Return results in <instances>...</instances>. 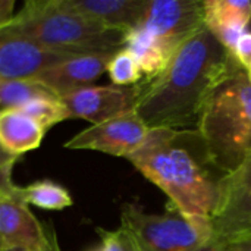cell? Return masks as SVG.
I'll use <instances>...</instances> for the list:
<instances>
[{
	"instance_id": "1",
	"label": "cell",
	"mask_w": 251,
	"mask_h": 251,
	"mask_svg": "<svg viewBox=\"0 0 251 251\" xmlns=\"http://www.w3.org/2000/svg\"><path fill=\"white\" fill-rule=\"evenodd\" d=\"M241 69L234 54L204 26L171 56L165 69L140 82L135 113L149 129H190L216 88Z\"/></svg>"
},
{
	"instance_id": "2",
	"label": "cell",
	"mask_w": 251,
	"mask_h": 251,
	"mask_svg": "<svg viewBox=\"0 0 251 251\" xmlns=\"http://www.w3.org/2000/svg\"><path fill=\"white\" fill-rule=\"evenodd\" d=\"M126 159L187 219L212 228L226 174L213 163L196 128L150 129L143 146Z\"/></svg>"
},
{
	"instance_id": "3",
	"label": "cell",
	"mask_w": 251,
	"mask_h": 251,
	"mask_svg": "<svg viewBox=\"0 0 251 251\" xmlns=\"http://www.w3.org/2000/svg\"><path fill=\"white\" fill-rule=\"evenodd\" d=\"M4 29L57 53H116L128 31L107 28L62 4L60 0H31L3 26Z\"/></svg>"
},
{
	"instance_id": "4",
	"label": "cell",
	"mask_w": 251,
	"mask_h": 251,
	"mask_svg": "<svg viewBox=\"0 0 251 251\" xmlns=\"http://www.w3.org/2000/svg\"><path fill=\"white\" fill-rule=\"evenodd\" d=\"M196 129L213 163L229 174L251 153V84L241 68L206 103Z\"/></svg>"
},
{
	"instance_id": "5",
	"label": "cell",
	"mask_w": 251,
	"mask_h": 251,
	"mask_svg": "<svg viewBox=\"0 0 251 251\" xmlns=\"http://www.w3.org/2000/svg\"><path fill=\"white\" fill-rule=\"evenodd\" d=\"M121 228L140 251H219L212 228L194 224L174 206L147 213L137 203L122 207Z\"/></svg>"
},
{
	"instance_id": "6",
	"label": "cell",
	"mask_w": 251,
	"mask_h": 251,
	"mask_svg": "<svg viewBox=\"0 0 251 251\" xmlns=\"http://www.w3.org/2000/svg\"><path fill=\"white\" fill-rule=\"evenodd\" d=\"M137 29L157 43L169 56L204 28L200 0H147Z\"/></svg>"
},
{
	"instance_id": "7",
	"label": "cell",
	"mask_w": 251,
	"mask_h": 251,
	"mask_svg": "<svg viewBox=\"0 0 251 251\" xmlns=\"http://www.w3.org/2000/svg\"><path fill=\"white\" fill-rule=\"evenodd\" d=\"M10 174H0V251H40L47 243V225L21 199Z\"/></svg>"
},
{
	"instance_id": "8",
	"label": "cell",
	"mask_w": 251,
	"mask_h": 251,
	"mask_svg": "<svg viewBox=\"0 0 251 251\" xmlns=\"http://www.w3.org/2000/svg\"><path fill=\"white\" fill-rule=\"evenodd\" d=\"M149 131L135 110H132L82 129L69 138L65 147L71 150H93L126 159L143 146Z\"/></svg>"
},
{
	"instance_id": "9",
	"label": "cell",
	"mask_w": 251,
	"mask_h": 251,
	"mask_svg": "<svg viewBox=\"0 0 251 251\" xmlns=\"http://www.w3.org/2000/svg\"><path fill=\"white\" fill-rule=\"evenodd\" d=\"M138 97L140 82L132 87L90 85L59 99L69 119H84L96 125L135 110Z\"/></svg>"
},
{
	"instance_id": "10",
	"label": "cell",
	"mask_w": 251,
	"mask_h": 251,
	"mask_svg": "<svg viewBox=\"0 0 251 251\" xmlns=\"http://www.w3.org/2000/svg\"><path fill=\"white\" fill-rule=\"evenodd\" d=\"M251 219V153L226 174L221 184V197L212 221L218 243L243 232Z\"/></svg>"
},
{
	"instance_id": "11",
	"label": "cell",
	"mask_w": 251,
	"mask_h": 251,
	"mask_svg": "<svg viewBox=\"0 0 251 251\" xmlns=\"http://www.w3.org/2000/svg\"><path fill=\"white\" fill-rule=\"evenodd\" d=\"M115 53H90L75 54L63 59L31 78L43 85L56 97H62L71 91L90 87L107 69V63Z\"/></svg>"
},
{
	"instance_id": "12",
	"label": "cell",
	"mask_w": 251,
	"mask_h": 251,
	"mask_svg": "<svg viewBox=\"0 0 251 251\" xmlns=\"http://www.w3.org/2000/svg\"><path fill=\"white\" fill-rule=\"evenodd\" d=\"M75 56L46 50L0 28V79H31L43 69Z\"/></svg>"
},
{
	"instance_id": "13",
	"label": "cell",
	"mask_w": 251,
	"mask_h": 251,
	"mask_svg": "<svg viewBox=\"0 0 251 251\" xmlns=\"http://www.w3.org/2000/svg\"><path fill=\"white\" fill-rule=\"evenodd\" d=\"M250 21V0H203L204 26L229 51L247 31Z\"/></svg>"
},
{
	"instance_id": "14",
	"label": "cell",
	"mask_w": 251,
	"mask_h": 251,
	"mask_svg": "<svg viewBox=\"0 0 251 251\" xmlns=\"http://www.w3.org/2000/svg\"><path fill=\"white\" fill-rule=\"evenodd\" d=\"M62 4L107 28L129 31L138 24L147 0H60Z\"/></svg>"
},
{
	"instance_id": "15",
	"label": "cell",
	"mask_w": 251,
	"mask_h": 251,
	"mask_svg": "<svg viewBox=\"0 0 251 251\" xmlns=\"http://www.w3.org/2000/svg\"><path fill=\"white\" fill-rule=\"evenodd\" d=\"M46 131L22 109L0 110V146L10 156L19 157L40 147Z\"/></svg>"
},
{
	"instance_id": "16",
	"label": "cell",
	"mask_w": 251,
	"mask_h": 251,
	"mask_svg": "<svg viewBox=\"0 0 251 251\" xmlns=\"http://www.w3.org/2000/svg\"><path fill=\"white\" fill-rule=\"evenodd\" d=\"M18 194L26 204L43 210H63L74 204L69 191L50 179L35 181L25 187L18 185Z\"/></svg>"
},
{
	"instance_id": "17",
	"label": "cell",
	"mask_w": 251,
	"mask_h": 251,
	"mask_svg": "<svg viewBox=\"0 0 251 251\" xmlns=\"http://www.w3.org/2000/svg\"><path fill=\"white\" fill-rule=\"evenodd\" d=\"M47 96L54 94L32 79H0V110L19 109L35 99Z\"/></svg>"
},
{
	"instance_id": "18",
	"label": "cell",
	"mask_w": 251,
	"mask_h": 251,
	"mask_svg": "<svg viewBox=\"0 0 251 251\" xmlns=\"http://www.w3.org/2000/svg\"><path fill=\"white\" fill-rule=\"evenodd\" d=\"M19 109H22L26 115H29L34 121H37L46 132L56 124L69 119L65 106L62 104L60 99L56 96L35 99Z\"/></svg>"
},
{
	"instance_id": "19",
	"label": "cell",
	"mask_w": 251,
	"mask_h": 251,
	"mask_svg": "<svg viewBox=\"0 0 251 251\" xmlns=\"http://www.w3.org/2000/svg\"><path fill=\"white\" fill-rule=\"evenodd\" d=\"M106 71L113 85L132 87L143 81L141 69L135 57L126 49H121L110 57Z\"/></svg>"
},
{
	"instance_id": "20",
	"label": "cell",
	"mask_w": 251,
	"mask_h": 251,
	"mask_svg": "<svg viewBox=\"0 0 251 251\" xmlns=\"http://www.w3.org/2000/svg\"><path fill=\"white\" fill-rule=\"evenodd\" d=\"M97 232L100 238L99 243L88 247L85 251H129L128 237L121 226L115 231L99 228Z\"/></svg>"
},
{
	"instance_id": "21",
	"label": "cell",
	"mask_w": 251,
	"mask_h": 251,
	"mask_svg": "<svg viewBox=\"0 0 251 251\" xmlns=\"http://www.w3.org/2000/svg\"><path fill=\"white\" fill-rule=\"evenodd\" d=\"M234 57L237 59V62L241 65V68L246 72L251 71V32L246 31L235 43L232 51Z\"/></svg>"
},
{
	"instance_id": "22",
	"label": "cell",
	"mask_w": 251,
	"mask_h": 251,
	"mask_svg": "<svg viewBox=\"0 0 251 251\" xmlns=\"http://www.w3.org/2000/svg\"><path fill=\"white\" fill-rule=\"evenodd\" d=\"M219 251H251V231L240 232L224 243H221Z\"/></svg>"
},
{
	"instance_id": "23",
	"label": "cell",
	"mask_w": 251,
	"mask_h": 251,
	"mask_svg": "<svg viewBox=\"0 0 251 251\" xmlns=\"http://www.w3.org/2000/svg\"><path fill=\"white\" fill-rule=\"evenodd\" d=\"M13 7H15V0H0V28L7 25L15 16Z\"/></svg>"
},
{
	"instance_id": "24",
	"label": "cell",
	"mask_w": 251,
	"mask_h": 251,
	"mask_svg": "<svg viewBox=\"0 0 251 251\" xmlns=\"http://www.w3.org/2000/svg\"><path fill=\"white\" fill-rule=\"evenodd\" d=\"M40 251H62L60 244L57 241L56 231H54V228L50 224H47V243Z\"/></svg>"
},
{
	"instance_id": "25",
	"label": "cell",
	"mask_w": 251,
	"mask_h": 251,
	"mask_svg": "<svg viewBox=\"0 0 251 251\" xmlns=\"http://www.w3.org/2000/svg\"><path fill=\"white\" fill-rule=\"evenodd\" d=\"M16 160H18V157L10 156L9 153H6L0 146V174H3L6 171H12Z\"/></svg>"
},
{
	"instance_id": "26",
	"label": "cell",
	"mask_w": 251,
	"mask_h": 251,
	"mask_svg": "<svg viewBox=\"0 0 251 251\" xmlns=\"http://www.w3.org/2000/svg\"><path fill=\"white\" fill-rule=\"evenodd\" d=\"M124 232H125V231H124ZM125 234H126V232H125ZM126 237H128V234H126ZM128 246H129V251H140L137 249V246L132 243V240H131L129 237H128Z\"/></svg>"
},
{
	"instance_id": "27",
	"label": "cell",
	"mask_w": 251,
	"mask_h": 251,
	"mask_svg": "<svg viewBox=\"0 0 251 251\" xmlns=\"http://www.w3.org/2000/svg\"><path fill=\"white\" fill-rule=\"evenodd\" d=\"M244 231H251V219H250V222H249V225L246 226V229H244ZM244 231H243V232H244Z\"/></svg>"
},
{
	"instance_id": "28",
	"label": "cell",
	"mask_w": 251,
	"mask_h": 251,
	"mask_svg": "<svg viewBox=\"0 0 251 251\" xmlns=\"http://www.w3.org/2000/svg\"><path fill=\"white\" fill-rule=\"evenodd\" d=\"M247 76H249V81H250V84H251V71L250 72H247Z\"/></svg>"
}]
</instances>
